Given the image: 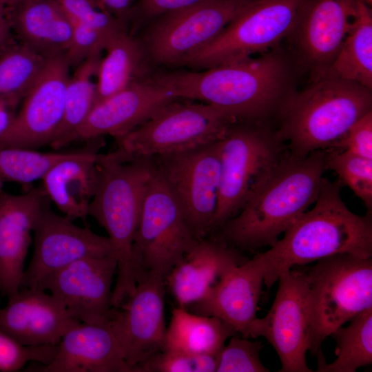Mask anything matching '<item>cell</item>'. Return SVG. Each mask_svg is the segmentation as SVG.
Here are the masks:
<instances>
[{"mask_svg": "<svg viewBox=\"0 0 372 372\" xmlns=\"http://www.w3.org/2000/svg\"><path fill=\"white\" fill-rule=\"evenodd\" d=\"M149 76L176 98L211 105L241 121L278 115L293 92L289 62L276 50L205 70H157Z\"/></svg>", "mask_w": 372, "mask_h": 372, "instance_id": "6da1fadb", "label": "cell"}, {"mask_svg": "<svg viewBox=\"0 0 372 372\" xmlns=\"http://www.w3.org/2000/svg\"><path fill=\"white\" fill-rule=\"evenodd\" d=\"M327 167V150L303 157L287 154L265 184L214 238L236 249L271 247L317 200Z\"/></svg>", "mask_w": 372, "mask_h": 372, "instance_id": "7a4b0ae2", "label": "cell"}, {"mask_svg": "<svg viewBox=\"0 0 372 372\" xmlns=\"http://www.w3.org/2000/svg\"><path fill=\"white\" fill-rule=\"evenodd\" d=\"M341 183L323 178L314 207L307 210L265 252L264 284L271 288L280 275L337 254L372 256L371 214L352 212L340 196Z\"/></svg>", "mask_w": 372, "mask_h": 372, "instance_id": "3957f363", "label": "cell"}, {"mask_svg": "<svg viewBox=\"0 0 372 372\" xmlns=\"http://www.w3.org/2000/svg\"><path fill=\"white\" fill-rule=\"evenodd\" d=\"M96 168V185L88 216L105 229L112 245L117 276L111 304L116 308L136 289L134 240L155 165L152 158L134 156L116 147L99 153Z\"/></svg>", "mask_w": 372, "mask_h": 372, "instance_id": "277c9868", "label": "cell"}, {"mask_svg": "<svg viewBox=\"0 0 372 372\" xmlns=\"http://www.w3.org/2000/svg\"><path fill=\"white\" fill-rule=\"evenodd\" d=\"M372 111L371 90L322 76L293 92L281 108L277 130L289 154L303 157L331 149L360 118Z\"/></svg>", "mask_w": 372, "mask_h": 372, "instance_id": "5b68a950", "label": "cell"}, {"mask_svg": "<svg viewBox=\"0 0 372 372\" xmlns=\"http://www.w3.org/2000/svg\"><path fill=\"white\" fill-rule=\"evenodd\" d=\"M218 143L220 184L210 235L239 213L287 155L277 131L260 122L236 121Z\"/></svg>", "mask_w": 372, "mask_h": 372, "instance_id": "8992f818", "label": "cell"}, {"mask_svg": "<svg viewBox=\"0 0 372 372\" xmlns=\"http://www.w3.org/2000/svg\"><path fill=\"white\" fill-rule=\"evenodd\" d=\"M304 271L309 288V351L319 357L327 337L372 308V259L337 254L316 261Z\"/></svg>", "mask_w": 372, "mask_h": 372, "instance_id": "52a82bcc", "label": "cell"}, {"mask_svg": "<svg viewBox=\"0 0 372 372\" xmlns=\"http://www.w3.org/2000/svg\"><path fill=\"white\" fill-rule=\"evenodd\" d=\"M236 121L211 105L177 98L116 141L127 154L152 158L218 141Z\"/></svg>", "mask_w": 372, "mask_h": 372, "instance_id": "ba28073f", "label": "cell"}, {"mask_svg": "<svg viewBox=\"0 0 372 372\" xmlns=\"http://www.w3.org/2000/svg\"><path fill=\"white\" fill-rule=\"evenodd\" d=\"M254 0H206L163 14L137 37L148 67H179Z\"/></svg>", "mask_w": 372, "mask_h": 372, "instance_id": "9c48e42d", "label": "cell"}, {"mask_svg": "<svg viewBox=\"0 0 372 372\" xmlns=\"http://www.w3.org/2000/svg\"><path fill=\"white\" fill-rule=\"evenodd\" d=\"M302 0H254L179 67L200 70L264 53L287 37Z\"/></svg>", "mask_w": 372, "mask_h": 372, "instance_id": "30bf717a", "label": "cell"}, {"mask_svg": "<svg viewBox=\"0 0 372 372\" xmlns=\"http://www.w3.org/2000/svg\"><path fill=\"white\" fill-rule=\"evenodd\" d=\"M198 242L155 167L145 194L134 240L138 275L147 271L165 279Z\"/></svg>", "mask_w": 372, "mask_h": 372, "instance_id": "8fae6325", "label": "cell"}, {"mask_svg": "<svg viewBox=\"0 0 372 372\" xmlns=\"http://www.w3.org/2000/svg\"><path fill=\"white\" fill-rule=\"evenodd\" d=\"M218 141L152 158L157 172L198 240L210 235L217 206L220 176Z\"/></svg>", "mask_w": 372, "mask_h": 372, "instance_id": "7c38bea8", "label": "cell"}, {"mask_svg": "<svg viewBox=\"0 0 372 372\" xmlns=\"http://www.w3.org/2000/svg\"><path fill=\"white\" fill-rule=\"evenodd\" d=\"M277 281L272 306L253 322L249 337H263L271 344L281 362L280 372H311L306 362L311 333L307 273L291 269Z\"/></svg>", "mask_w": 372, "mask_h": 372, "instance_id": "4fadbf2b", "label": "cell"}, {"mask_svg": "<svg viewBox=\"0 0 372 372\" xmlns=\"http://www.w3.org/2000/svg\"><path fill=\"white\" fill-rule=\"evenodd\" d=\"M50 203L47 196L34 223L33 255L19 288L39 289L46 279L78 260L114 256L107 236L94 233L87 226L76 225L65 216L55 213Z\"/></svg>", "mask_w": 372, "mask_h": 372, "instance_id": "5bb4252c", "label": "cell"}, {"mask_svg": "<svg viewBox=\"0 0 372 372\" xmlns=\"http://www.w3.org/2000/svg\"><path fill=\"white\" fill-rule=\"evenodd\" d=\"M165 288L163 278L141 271L133 293L118 307H112L107 325L131 372L164 349Z\"/></svg>", "mask_w": 372, "mask_h": 372, "instance_id": "9a60e30c", "label": "cell"}, {"mask_svg": "<svg viewBox=\"0 0 372 372\" xmlns=\"http://www.w3.org/2000/svg\"><path fill=\"white\" fill-rule=\"evenodd\" d=\"M70 68L64 54L48 58L10 127L0 137V147L37 150L50 145L63 120Z\"/></svg>", "mask_w": 372, "mask_h": 372, "instance_id": "2e32d148", "label": "cell"}, {"mask_svg": "<svg viewBox=\"0 0 372 372\" xmlns=\"http://www.w3.org/2000/svg\"><path fill=\"white\" fill-rule=\"evenodd\" d=\"M357 10V0H302L287 37L313 80L322 77L334 61Z\"/></svg>", "mask_w": 372, "mask_h": 372, "instance_id": "e0dca14e", "label": "cell"}, {"mask_svg": "<svg viewBox=\"0 0 372 372\" xmlns=\"http://www.w3.org/2000/svg\"><path fill=\"white\" fill-rule=\"evenodd\" d=\"M116 267L113 256L84 258L54 273L39 289L50 291L72 318L106 324L112 310V285Z\"/></svg>", "mask_w": 372, "mask_h": 372, "instance_id": "ac0fdd59", "label": "cell"}, {"mask_svg": "<svg viewBox=\"0 0 372 372\" xmlns=\"http://www.w3.org/2000/svg\"><path fill=\"white\" fill-rule=\"evenodd\" d=\"M177 99L147 75L96 104L70 144L110 135L117 140L142 124L163 106Z\"/></svg>", "mask_w": 372, "mask_h": 372, "instance_id": "d6986e66", "label": "cell"}, {"mask_svg": "<svg viewBox=\"0 0 372 372\" xmlns=\"http://www.w3.org/2000/svg\"><path fill=\"white\" fill-rule=\"evenodd\" d=\"M81 322L45 290L21 287L0 308V330L23 346L58 344Z\"/></svg>", "mask_w": 372, "mask_h": 372, "instance_id": "ffe728a7", "label": "cell"}, {"mask_svg": "<svg viewBox=\"0 0 372 372\" xmlns=\"http://www.w3.org/2000/svg\"><path fill=\"white\" fill-rule=\"evenodd\" d=\"M46 197L41 185L21 194L0 192V293L8 298L19 289L30 234Z\"/></svg>", "mask_w": 372, "mask_h": 372, "instance_id": "44dd1931", "label": "cell"}, {"mask_svg": "<svg viewBox=\"0 0 372 372\" xmlns=\"http://www.w3.org/2000/svg\"><path fill=\"white\" fill-rule=\"evenodd\" d=\"M265 275L259 255L229 269L200 301L186 309L204 316H216L243 338L257 318L256 311Z\"/></svg>", "mask_w": 372, "mask_h": 372, "instance_id": "7402d4cb", "label": "cell"}, {"mask_svg": "<svg viewBox=\"0 0 372 372\" xmlns=\"http://www.w3.org/2000/svg\"><path fill=\"white\" fill-rule=\"evenodd\" d=\"M248 259L214 237L198 240L165 278L178 306L185 309L203 300L231 267Z\"/></svg>", "mask_w": 372, "mask_h": 372, "instance_id": "603a6c76", "label": "cell"}, {"mask_svg": "<svg viewBox=\"0 0 372 372\" xmlns=\"http://www.w3.org/2000/svg\"><path fill=\"white\" fill-rule=\"evenodd\" d=\"M33 369L40 372H131L107 324L85 322H80L63 336L49 364H39Z\"/></svg>", "mask_w": 372, "mask_h": 372, "instance_id": "cb8c5ba5", "label": "cell"}, {"mask_svg": "<svg viewBox=\"0 0 372 372\" xmlns=\"http://www.w3.org/2000/svg\"><path fill=\"white\" fill-rule=\"evenodd\" d=\"M87 142L86 147L53 165L41 180L46 196L64 216L85 224L96 185V160L102 137Z\"/></svg>", "mask_w": 372, "mask_h": 372, "instance_id": "d4e9b609", "label": "cell"}, {"mask_svg": "<svg viewBox=\"0 0 372 372\" xmlns=\"http://www.w3.org/2000/svg\"><path fill=\"white\" fill-rule=\"evenodd\" d=\"M5 11L18 42L35 52L48 58L69 48L72 24L55 0H30Z\"/></svg>", "mask_w": 372, "mask_h": 372, "instance_id": "484cf974", "label": "cell"}, {"mask_svg": "<svg viewBox=\"0 0 372 372\" xmlns=\"http://www.w3.org/2000/svg\"><path fill=\"white\" fill-rule=\"evenodd\" d=\"M234 335H239L220 318L196 314L178 307L174 309L167 328L163 351L216 355L226 340Z\"/></svg>", "mask_w": 372, "mask_h": 372, "instance_id": "4316f807", "label": "cell"}, {"mask_svg": "<svg viewBox=\"0 0 372 372\" xmlns=\"http://www.w3.org/2000/svg\"><path fill=\"white\" fill-rule=\"evenodd\" d=\"M105 51L96 78L95 105L151 72L137 37L128 30L112 39Z\"/></svg>", "mask_w": 372, "mask_h": 372, "instance_id": "83f0119b", "label": "cell"}, {"mask_svg": "<svg viewBox=\"0 0 372 372\" xmlns=\"http://www.w3.org/2000/svg\"><path fill=\"white\" fill-rule=\"evenodd\" d=\"M322 76L342 79L372 90L371 8L358 1L357 13L345 39Z\"/></svg>", "mask_w": 372, "mask_h": 372, "instance_id": "f1b7e54d", "label": "cell"}, {"mask_svg": "<svg viewBox=\"0 0 372 372\" xmlns=\"http://www.w3.org/2000/svg\"><path fill=\"white\" fill-rule=\"evenodd\" d=\"M101 54L88 57L75 68L65 90L64 113L61 124L50 144L58 150L70 144L74 132L82 125L94 107L96 96V79Z\"/></svg>", "mask_w": 372, "mask_h": 372, "instance_id": "f546056e", "label": "cell"}, {"mask_svg": "<svg viewBox=\"0 0 372 372\" xmlns=\"http://www.w3.org/2000/svg\"><path fill=\"white\" fill-rule=\"evenodd\" d=\"M348 326L338 327L330 335L335 342V360H318V372H355L372 363V308L351 319Z\"/></svg>", "mask_w": 372, "mask_h": 372, "instance_id": "4dcf8cb0", "label": "cell"}, {"mask_svg": "<svg viewBox=\"0 0 372 372\" xmlns=\"http://www.w3.org/2000/svg\"><path fill=\"white\" fill-rule=\"evenodd\" d=\"M48 58L12 40L0 52V98L23 100L40 76Z\"/></svg>", "mask_w": 372, "mask_h": 372, "instance_id": "1f68e13d", "label": "cell"}, {"mask_svg": "<svg viewBox=\"0 0 372 372\" xmlns=\"http://www.w3.org/2000/svg\"><path fill=\"white\" fill-rule=\"evenodd\" d=\"M77 150L41 152L21 147H0V181L27 185L41 180L53 165L72 156Z\"/></svg>", "mask_w": 372, "mask_h": 372, "instance_id": "d6a6232c", "label": "cell"}, {"mask_svg": "<svg viewBox=\"0 0 372 372\" xmlns=\"http://www.w3.org/2000/svg\"><path fill=\"white\" fill-rule=\"evenodd\" d=\"M327 167L338 176V180L349 187L364 203L369 214L372 210V159L346 150H327Z\"/></svg>", "mask_w": 372, "mask_h": 372, "instance_id": "836d02e7", "label": "cell"}, {"mask_svg": "<svg viewBox=\"0 0 372 372\" xmlns=\"http://www.w3.org/2000/svg\"><path fill=\"white\" fill-rule=\"evenodd\" d=\"M263 344L239 335L231 337L229 343L216 355V372H269L262 363L260 352Z\"/></svg>", "mask_w": 372, "mask_h": 372, "instance_id": "e575fe53", "label": "cell"}, {"mask_svg": "<svg viewBox=\"0 0 372 372\" xmlns=\"http://www.w3.org/2000/svg\"><path fill=\"white\" fill-rule=\"evenodd\" d=\"M68 17L101 32L109 39L128 30L111 14L99 0H55Z\"/></svg>", "mask_w": 372, "mask_h": 372, "instance_id": "d590c367", "label": "cell"}, {"mask_svg": "<svg viewBox=\"0 0 372 372\" xmlns=\"http://www.w3.org/2000/svg\"><path fill=\"white\" fill-rule=\"evenodd\" d=\"M216 355L162 351L135 367L133 372H215Z\"/></svg>", "mask_w": 372, "mask_h": 372, "instance_id": "8d00e7d4", "label": "cell"}, {"mask_svg": "<svg viewBox=\"0 0 372 372\" xmlns=\"http://www.w3.org/2000/svg\"><path fill=\"white\" fill-rule=\"evenodd\" d=\"M57 349L58 344L23 346L0 330V371H19L29 362L48 364Z\"/></svg>", "mask_w": 372, "mask_h": 372, "instance_id": "74e56055", "label": "cell"}, {"mask_svg": "<svg viewBox=\"0 0 372 372\" xmlns=\"http://www.w3.org/2000/svg\"><path fill=\"white\" fill-rule=\"evenodd\" d=\"M70 21L73 27L72 41L64 55L70 67L76 68L92 55L101 54L110 39L94 29Z\"/></svg>", "mask_w": 372, "mask_h": 372, "instance_id": "f35d334b", "label": "cell"}, {"mask_svg": "<svg viewBox=\"0 0 372 372\" xmlns=\"http://www.w3.org/2000/svg\"><path fill=\"white\" fill-rule=\"evenodd\" d=\"M331 149L372 159V111L357 121Z\"/></svg>", "mask_w": 372, "mask_h": 372, "instance_id": "ab89813d", "label": "cell"}, {"mask_svg": "<svg viewBox=\"0 0 372 372\" xmlns=\"http://www.w3.org/2000/svg\"><path fill=\"white\" fill-rule=\"evenodd\" d=\"M204 1L206 0H137L132 9L130 26L136 30L163 14Z\"/></svg>", "mask_w": 372, "mask_h": 372, "instance_id": "60d3db41", "label": "cell"}, {"mask_svg": "<svg viewBox=\"0 0 372 372\" xmlns=\"http://www.w3.org/2000/svg\"><path fill=\"white\" fill-rule=\"evenodd\" d=\"M137 0H99L103 7L130 29L132 9Z\"/></svg>", "mask_w": 372, "mask_h": 372, "instance_id": "b9f144b4", "label": "cell"}, {"mask_svg": "<svg viewBox=\"0 0 372 372\" xmlns=\"http://www.w3.org/2000/svg\"><path fill=\"white\" fill-rule=\"evenodd\" d=\"M22 101L17 97L0 98V137L10 127Z\"/></svg>", "mask_w": 372, "mask_h": 372, "instance_id": "7bdbcfd3", "label": "cell"}, {"mask_svg": "<svg viewBox=\"0 0 372 372\" xmlns=\"http://www.w3.org/2000/svg\"><path fill=\"white\" fill-rule=\"evenodd\" d=\"M12 31L5 8L0 10V52L12 40Z\"/></svg>", "mask_w": 372, "mask_h": 372, "instance_id": "ee69618b", "label": "cell"}, {"mask_svg": "<svg viewBox=\"0 0 372 372\" xmlns=\"http://www.w3.org/2000/svg\"><path fill=\"white\" fill-rule=\"evenodd\" d=\"M30 0H6L5 8H10Z\"/></svg>", "mask_w": 372, "mask_h": 372, "instance_id": "f6af8a7d", "label": "cell"}, {"mask_svg": "<svg viewBox=\"0 0 372 372\" xmlns=\"http://www.w3.org/2000/svg\"><path fill=\"white\" fill-rule=\"evenodd\" d=\"M359 2H361L366 5V6L371 8L372 5V0H357Z\"/></svg>", "mask_w": 372, "mask_h": 372, "instance_id": "bcb514c9", "label": "cell"}, {"mask_svg": "<svg viewBox=\"0 0 372 372\" xmlns=\"http://www.w3.org/2000/svg\"><path fill=\"white\" fill-rule=\"evenodd\" d=\"M6 0H0V10L5 8Z\"/></svg>", "mask_w": 372, "mask_h": 372, "instance_id": "7dc6e473", "label": "cell"}, {"mask_svg": "<svg viewBox=\"0 0 372 372\" xmlns=\"http://www.w3.org/2000/svg\"><path fill=\"white\" fill-rule=\"evenodd\" d=\"M3 185V183H2V182L0 181V192H1V191L3 189H2Z\"/></svg>", "mask_w": 372, "mask_h": 372, "instance_id": "c3c4849f", "label": "cell"}]
</instances>
